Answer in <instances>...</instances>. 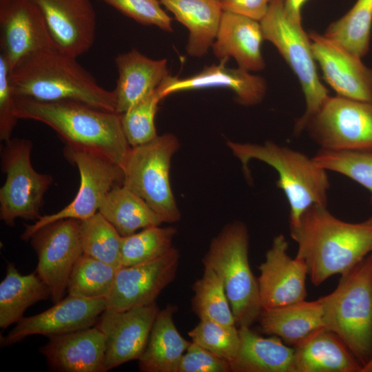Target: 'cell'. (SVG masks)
Segmentation results:
<instances>
[{
  "instance_id": "18",
  "label": "cell",
  "mask_w": 372,
  "mask_h": 372,
  "mask_svg": "<svg viewBox=\"0 0 372 372\" xmlns=\"http://www.w3.org/2000/svg\"><path fill=\"white\" fill-rule=\"evenodd\" d=\"M315 60L337 95L372 101V68L338 42L314 31L309 33Z\"/></svg>"
},
{
  "instance_id": "9",
  "label": "cell",
  "mask_w": 372,
  "mask_h": 372,
  "mask_svg": "<svg viewBox=\"0 0 372 372\" xmlns=\"http://www.w3.org/2000/svg\"><path fill=\"white\" fill-rule=\"evenodd\" d=\"M32 148L30 140L11 138L1 149L6 180L0 189V219L8 227L14 226L18 218L38 220L44 194L53 183L50 174L39 173L32 167Z\"/></svg>"
},
{
  "instance_id": "11",
  "label": "cell",
  "mask_w": 372,
  "mask_h": 372,
  "mask_svg": "<svg viewBox=\"0 0 372 372\" xmlns=\"http://www.w3.org/2000/svg\"><path fill=\"white\" fill-rule=\"evenodd\" d=\"M65 158L75 165L80 174V186L72 202L60 211L41 216L33 224L25 225L21 239L29 241L40 228L55 221L72 218L87 219L99 211V207L110 189L123 185V172L118 165L96 153L65 145Z\"/></svg>"
},
{
  "instance_id": "26",
  "label": "cell",
  "mask_w": 372,
  "mask_h": 372,
  "mask_svg": "<svg viewBox=\"0 0 372 372\" xmlns=\"http://www.w3.org/2000/svg\"><path fill=\"white\" fill-rule=\"evenodd\" d=\"M239 347L229 362L232 372H294L293 347L280 338L262 337L250 327H238Z\"/></svg>"
},
{
  "instance_id": "43",
  "label": "cell",
  "mask_w": 372,
  "mask_h": 372,
  "mask_svg": "<svg viewBox=\"0 0 372 372\" xmlns=\"http://www.w3.org/2000/svg\"><path fill=\"white\" fill-rule=\"evenodd\" d=\"M307 0H285L284 9L288 17L302 22L301 10Z\"/></svg>"
},
{
  "instance_id": "28",
  "label": "cell",
  "mask_w": 372,
  "mask_h": 372,
  "mask_svg": "<svg viewBox=\"0 0 372 372\" xmlns=\"http://www.w3.org/2000/svg\"><path fill=\"white\" fill-rule=\"evenodd\" d=\"M258 320L264 333L277 336L293 346L314 331L324 327L320 298L262 309Z\"/></svg>"
},
{
  "instance_id": "37",
  "label": "cell",
  "mask_w": 372,
  "mask_h": 372,
  "mask_svg": "<svg viewBox=\"0 0 372 372\" xmlns=\"http://www.w3.org/2000/svg\"><path fill=\"white\" fill-rule=\"evenodd\" d=\"M165 97L162 83L153 92L121 114L122 127L130 147L146 143L158 136L154 117L159 102Z\"/></svg>"
},
{
  "instance_id": "25",
  "label": "cell",
  "mask_w": 372,
  "mask_h": 372,
  "mask_svg": "<svg viewBox=\"0 0 372 372\" xmlns=\"http://www.w3.org/2000/svg\"><path fill=\"white\" fill-rule=\"evenodd\" d=\"M178 307L168 304L159 311L152 327L148 341L138 359L142 372H178L180 361L192 341L178 332L174 314Z\"/></svg>"
},
{
  "instance_id": "3",
  "label": "cell",
  "mask_w": 372,
  "mask_h": 372,
  "mask_svg": "<svg viewBox=\"0 0 372 372\" xmlns=\"http://www.w3.org/2000/svg\"><path fill=\"white\" fill-rule=\"evenodd\" d=\"M17 97L40 101H68L116 112V96L99 85L76 61L57 48L37 52L10 73Z\"/></svg>"
},
{
  "instance_id": "5",
  "label": "cell",
  "mask_w": 372,
  "mask_h": 372,
  "mask_svg": "<svg viewBox=\"0 0 372 372\" xmlns=\"http://www.w3.org/2000/svg\"><path fill=\"white\" fill-rule=\"evenodd\" d=\"M320 299L324 327L341 338L363 367L372 357V253Z\"/></svg>"
},
{
  "instance_id": "35",
  "label": "cell",
  "mask_w": 372,
  "mask_h": 372,
  "mask_svg": "<svg viewBox=\"0 0 372 372\" xmlns=\"http://www.w3.org/2000/svg\"><path fill=\"white\" fill-rule=\"evenodd\" d=\"M176 233L177 230L174 227L155 225L143 228L130 236H122L121 266L134 265L163 256L173 247L172 241Z\"/></svg>"
},
{
  "instance_id": "4",
  "label": "cell",
  "mask_w": 372,
  "mask_h": 372,
  "mask_svg": "<svg viewBox=\"0 0 372 372\" xmlns=\"http://www.w3.org/2000/svg\"><path fill=\"white\" fill-rule=\"evenodd\" d=\"M227 145L241 162L246 174L251 159L261 161L276 170V186L284 192L290 207L289 225H296L310 206H327L330 187L327 170L312 158L271 141L264 144L228 141Z\"/></svg>"
},
{
  "instance_id": "32",
  "label": "cell",
  "mask_w": 372,
  "mask_h": 372,
  "mask_svg": "<svg viewBox=\"0 0 372 372\" xmlns=\"http://www.w3.org/2000/svg\"><path fill=\"white\" fill-rule=\"evenodd\" d=\"M192 308L200 320L236 326L224 285L210 267H204L202 277L192 285Z\"/></svg>"
},
{
  "instance_id": "16",
  "label": "cell",
  "mask_w": 372,
  "mask_h": 372,
  "mask_svg": "<svg viewBox=\"0 0 372 372\" xmlns=\"http://www.w3.org/2000/svg\"><path fill=\"white\" fill-rule=\"evenodd\" d=\"M160 309L156 302L123 311L105 309L95 324L105 335L107 371L138 360Z\"/></svg>"
},
{
  "instance_id": "44",
  "label": "cell",
  "mask_w": 372,
  "mask_h": 372,
  "mask_svg": "<svg viewBox=\"0 0 372 372\" xmlns=\"http://www.w3.org/2000/svg\"><path fill=\"white\" fill-rule=\"evenodd\" d=\"M361 372H372V357L368 362L363 366Z\"/></svg>"
},
{
  "instance_id": "2",
  "label": "cell",
  "mask_w": 372,
  "mask_h": 372,
  "mask_svg": "<svg viewBox=\"0 0 372 372\" xmlns=\"http://www.w3.org/2000/svg\"><path fill=\"white\" fill-rule=\"evenodd\" d=\"M15 114L19 119L49 126L65 145L96 153L121 167L130 149L121 114L116 112L74 101H40L17 96Z\"/></svg>"
},
{
  "instance_id": "13",
  "label": "cell",
  "mask_w": 372,
  "mask_h": 372,
  "mask_svg": "<svg viewBox=\"0 0 372 372\" xmlns=\"http://www.w3.org/2000/svg\"><path fill=\"white\" fill-rule=\"evenodd\" d=\"M0 46L12 71L28 56L56 48L33 0H0Z\"/></svg>"
},
{
  "instance_id": "27",
  "label": "cell",
  "mask_w": 372,
  "mask_h": 372,
  "mask_svg": "<svg viewBox=\"0 0 372 372\" xmlns=\"http://www.w3.org/2000/svg\"><path fill=\"white\" fill-rule=\"evenodd\" d=\"M187 28V54L200 58L211 48L219 28L223 10L220 0H158Z\"/></svg>"
},
{
  "instance_id": "34",
  "label": "cell",
  "mask_w": 372,
  "mask_h": 372,
  "mask_svg": "<svg viewBox=\"0 0 372 372\" xmlns=\"http://www.w3.org/2000/svg\"><path fill=\"white\" fill-rule=\"evenodd\" d=\"M83 254L113 265H121V238L114 227L99 211L80 220Z\"/></svg>"
},
{
  "instance_id": "14",
  "label": "cell",
  "mask_w": 372,
  "mask_h": 372,
  "mask_svg": "<svg viewBox=\"0 0 372 372\" xmlns=\"http://www.w3.org/2000/svg\"><path fill=\"white\" fill-rule=\"evenodd\" d=\"M180 254L172 247L167 254L143 263L117 269L107 309L123 311L156 302L162 291L175 278Z\"/></svg>"
},
{
  "instance_id": "20",
  "label": "cell",
  "mask_w": 372,
  "mask_h": 372,
  "mask_svg": "<svg viewBox=\"0 0 372 372\" xmlns=\"http://www.w3.org/2000/svg\"><path fill=\"white\" fill-rule=\"evenodd\" d=\"M40 348L51 369L59 372H106L105 334L95 325L48 338Z\"/></svg>"
},
{
  "instance_id": "7",
  "label": "cell",
  "mask_w": 372,
  "mask_h": 372,
  "mask_svg": "<svg viewBox=\"0 0 372 372\" xmlns=\"http://www.w3.org/2000/svg\"><path fill=\"white\" fill-rule=\"evenodd\" d=\"M285 0H271L268 11L260 21L264 40L271 42L297 76L306 103L304 114L296 120L293 132H302L306 121L318 110L329 96L320 81L311 42L301 21L286 14Z\"/></svg>"
},
{
  "instance_id": "36",
  "label": "cell",
  "mask_w": 372,
  "mask_h": 372,
  "mask_svg": "<svg viewBox=\"0 0 372 372\" xmlns=\"http://www.w3.org/2000/svg\"><path fill=\"white\" fill-rule=\"evenodd\" d=\"M325 170H331L357 182L371 193L372 203V152L320 149L312 158Z\"/></svg>"
},
{
  "instance_id": "24",
  "label": "cell",
  "mask_w": 372,
  "mask_h": 372,
  "mask_svg": "<svg viewBox=\"0 0 372 372\" xmlns=\"http://www.w3.org/2000/svg\"><path fill=\"white\" fill-rule=\"evenodd\" d=\"M294 372H361L362 366L345 343L322 327L293 346Z\"/></svg>"
},
{
  "instance_id": "12",
  "label": "cell",
  "mask_w": 372,
  "mask_h": 372,
  "mask_svg": "<svg viewBox=\"0 0 372 372\" xmlns=\"http://www.w3.org/2000/svg\"><path fill=\"white\" fill-rule=\"evenodd\" d=\"M79 229L80 220L62 219L40 228L29 240L38 258L34 271L49 287L54 303L63 298L72 269L83 254Z\"/></svg>"
},
{
  "instance_id": "23",
  "label": "cell",
  "mask_w": 372,
  "mask_h": 372,
  "mask_svg": "<svg viewBox=\"0 0 372 372\" xmlns=\"http://www.w3.org/2000/svg\"><path fill=\"white\" fill-rule=\"evenodd\" d=\"M116 112L122 114L153 92L170 74L167 59H150L136 49L118 54Z\"/></svg>"
},
{
  "instance_id": "17",
  "label": "cell",
  "mask_w": 372,
  "mask_h": 372,
  "mask_svg": "<svg viewBox=\"0 0 372 372\" xmlns=\"http://www.w3.org/2000/svg\"><path fill=\"white\" fill-rule=\"evenodd\" d=\"M289 243L282 234L276 236L265 260L258 267V278L262 309L304 300L308 275L304 262L288 254Z\"/></svg>"
},
{
  "instance_id": "41",
  "label": "cell",
  "mask_w": 372,
  "mask_h": 372,
  "mask_svg": "<svg viewBox=\"0 0 372 372\" xmlns=\"http://www.w3.org/2000/svg\"><path fill=\"white\" fill-rule=\"evenodd\" d=\"M178 372H231L229 362L192 342L181 358Z\"/></svg>"
},
{
  "instance_id": "1",
  "label": "cell",
  "mask_w": 372,
  "mask_h": 372,
  "mask_svg": "<svg viewBox=\"0 0 372 372\" xmlns=\"http://www.w3.org/2000/svg\"><path fill=\"white\" fill-rule=\"evenodd\" d=\"M289 227L298 245L296 257L304 262L315 286L347 272L372 253V216L361 223H348L334 216L326 205H313Z\"/></svg>"
},
{
  "instance_id": "42",
  "label": "cell",
  "mask_w": 372,
  "mask_h": 372,
  "mask_svg": "<svg viewBox=\"0 0 372 372\" xmlns=\"http://www.w3.org/2000/svg\"><path fill=\"white\" fill-rule=\"evenodd\" d=\"M271 0H220L223 12L242 15L257 21L267 14Z\"/></svg>"
},
{
  "instance_id": "33",
  "label": "cell",
  "mask_w": 372,
  "mask_h": 372,
  "mask_svg": "<svg viewBox=\"0 0 372 372\" xmlns=\"http://www.w3.org/2000/svg\"><path fill=\"white\" fill-rule=\"evenodd\" d=\"M118 268L85 254L75 262L69 276V295L85 298H107L114 283Z\"/></svg>"
},
{
  "instance_id": "10",
  "label": "cell",
  "mask_w": 372,
  "mask_h": 372,
  "mask_svg": "<svg viewBox=\"0 0 372 372\" xmlns=\"http://www.w3.org/2000/svg\"><path fill=\"white\" fill-rule=\"evenodd\" d=\"M304 130L320 149L372 152V101L329 96Z\"/></svg>"
},
{
  "instance_id": "40",
  "label": "cell",
  "mask_w": 372,
  "mask_h": 372,
  "mask_svg": "<svg viewBox=\"0 0 372 372\" xmlns=\"http://www.w3.org/2000/svg\"><path fill=\"white\" fill-rule=\"evenodd\" d=\"M10 66L0 54V140L4 143L11 138L19 118L15 114L16 98L10 80Z\"/></svg>"
},
{
  "instance_id": "31",
  "label": "cell",
  "mask_w": 372,
  "mask_h": 372,
  "mask_svg": "<svg viewBox=\"0 0 372 372\" xmlns=\"http://www.w3.org/2000/svg\"><path fill=\"white\" fill-rule=\"evenodd\" d=\"M372 27V0H357L341 18L332 22L324 35L360 58L370 46Z\"/></svg>"
},
{
  "instance_id": "21",
  "label": "cell",
  "mask_w": 372,
  "mask_h": 372,
  "mask_svg": "<svg viewBox=\"0 0 372 372\" xmlns=\"http://www.w3.org/2000/svg\"><path fill=\"white\" fill-rule=\"evenodd\" d=\"M226 61L221 60L220 64L205 66L200 72L184 79L169 75L164 81L165 96L177 92L225 87L234 93L235 101L240 105L254 106L260 103L267 90L265 79L240 68H227Z\"/></svg>"
},
{
  "instance_id": "6",
  "label": "cell",
  "mask_w": 372,
  "mask_h": 372,
  "mask_svg": "<svg viewBox=\"0 0 372 372\" xmlns=\"http://www.w3.org/2000/svg\"><path fill=\"white\" fill-rule=\"evenodd\" d=\"M249 233L245 223L234 221L215 236L202 259L221 278L236 324L250 327L262 310L258 278L249 262Z\"/></svg>"
},
{
  "instance_id": "8",
  "label": "cell",
  "mask_w": 372,
  "mask_h": 372,
  "mask_svg": "<svg viewBox=\"0 0 372 372\" xmlns=\"http://www.w3.org/2000/svg\"><path fill=\"white\" fill-rule=\"evenodd\" d=\"M179 146L173 134L158 135L146 143L130 147L122 167L123 185L142 198L163 223L180 218L169 179L171 160Z\"/></svg>"
},
{
  "instance_id": "15",
  "label": "cell",
  "mask_w": 372,
  "mask_h": 372,
  "mask_svg": "<svg viewBox=\"0 0 372 372\" xmlns=\"http://www.w3.org/2000/svg\"><path fill=\"white\" fill-rule=\"evenodd\" d=\"M106 309L105 298L68 295L40 313L23 317L6 335H1V347L12 345L33 335L50 338L94 327Z\"/></svg>"
},
{
  "instance_id": "38",
  "label": "cell",
  "mask_w": 372,
  "mask_h": 372,
  "mask_svg": "<svg viewBox=\"0 0 372 372\" xmlns=\"http://www.w3.org/2000/svg\"><path fill=\"white\" fill-rule=\"evenodd\" d=\"M194 342L230 362L240 342L237 326H227L209 320H200L188 333Z\"/></svg>"
},
{
  "instance_id": "30",
  "label": "cell",
  "mask_w": 372,
  "mask_h": 372,
  "mask_svg": "<svg viewBox=\"0 0 372 372\" xmlns=\"http://www.w3.org/2000/svg\"><path fill=\"white\" fill-rule=\"evenodd\" d=\"M99 212L123 237L140 229L163 223L142 198L123 185H116L110 189L102 201Z\"/></svg>"
},
{
  "instance_id": "29",
  "label": "cell",
  "mask_w": 372,
  "mask_h": 372,
  "mask_svg": "<svg viewBox=\"0 0 372 372\" xmlns=\"http://www.w3.org/2000/svg\"><path fill=\"white\" fill-rule=\"evenodd\" d=\"M49 298V287L35 271L22 275L13 262H7L6 276L0 284V328L17 323L29 307Z\"/></svg>"
},
{
  "instance_id": "22",
  "label": "cell",
  "mask_w": 372,
  "mask_h": 372,
  "mask_svg": "<svg viewBox=\"0 0 372 372\" xmlns=\"http://www.w3.org/2000/svg\"><path fill=\"white\" fill-rule=\"evenodd\" d=\"M263 41L259 21L223 12L211 48L215 56L220 61L232 57L238 68L249 72H258L265 67L261 52Z\"/></svg>"
},
{
  "instance_id": "19",
  "label": "cell",
  "mask_w": 372,
  "mask_h": 372,
  "mask_svg": "<svg viewBox=\"0 0 372 372\" xmlns=\"http://www.w3.org/2000/svg\"><path fill=\"white\" fill-rule=\"evenodd\" d=\"M41 10L56 48L77 58L92 46L96 14L90 0H33Z\"/></svg>"
},
{
  "instance_id": "39",
  "label": "cell",
  "mask_w": 372,
  "mask_h": 372,
  "mask_svg": "<svg viewBox=\"0 0 372 372\" xmlns=\"http://www.w3.org/2000/svg\"><path fill=\"white\" fill-rule=\"evenodd\" d=\"M144 25H154L172 32V19L158 0H99Z\"/></svg>"
}]
</instances>
